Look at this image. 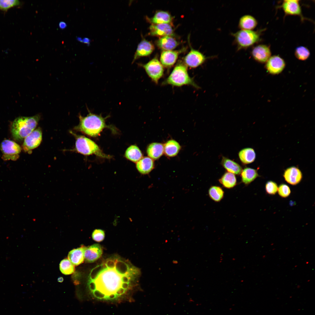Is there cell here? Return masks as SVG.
<instances>
[{
  "label": "cell",
  "mask_w": 315,
  "mask_h": 315,
  "mask_svg": "<svg viewBox=\"0 0 315 315\" xmlns=\"http://www.w3.org/2000/svg\"><path fill=\"white\" fill-rule=\"evenodd\" d=\"M141 274L140 269L128 261L117 257H111L91 270L88 286L95 299L118 301L137 285Z\"/></svg>",
  "instance_id": "6da1fadb"
},
{
  "label": "cell",
  "mask_w": 315,
  "mask_h": 315,
  "mask_svg": "<svg viewBox=\"0 0 315 315\" xmlns=\"http://www.w3.org/2000/svg\"><path fill=\"white\" fill-rule=\"evenodd\" d=\"M88 110V113L87 116H83L79 114V123L75 128L90 136L96 137L104 128L109 127L106 123V120L109 116L104 118L101 114H96Z\"/></svg>",
  "instance_id": "7a4b0ae2"
},
{
  "label": "cell",
  "mask_w": 315,
  "mask_h": 315,
  "mask_svg": "<svg viewBox=\"0 0 315 315\" xmlns=\"http://www.w3.org/2000/svg\"><path fill=\"white\" fill-rule=\"evenodd\" d=\"M39 115L31 117H19L13 121L11 132L14 139L21 141L33 132L36 127L40 118Z\"/></svg>",
  "instance_id": "3957f363"
},
{
  "label": "cell",
  "mask_w": 315,
  "mask_h": 315,
  "mask_svg": "<svg viewBox=\"0 0 315 315\" xmlns=\"http://www.w3.org/2000/svg\"><path fill=\"white\" fill-rule=\"evenodd\" d=\"M163 84L176 87L190 85L196 88H199L189 76L186 66L182 64H178L175 66Z\"/></svg>",
  "instance_id": "277c9868"
},
{
  "label": "cell",
  "mask_w": 315,
  "mask_h": 315,
  "mask_svg": "<svg viewBox=\"0 0 315 315\" xmlns=\"http://www.w3.org/2000/svg\"><path fill=\"white\" fill-rule=\"evenodd\" d=\"M75 146L77 151L84 155L94 154L103 158H111V156L104 153L94 142L84 136H79L77 137Z\"/></svg>",
  "instance_id": "5b68a950"
},
{
  "label": "cell",
  "mask_w": 315,
  "mask_h": 315,
  "mask_svg": "<svg viewBox=\"0 0 315 315\" xmlns=\"http://www.w3.org/2000/svg\"><path fill=\"white\" fill-rule=\"evenodd\" d=\"M239 49L247 48L259 40V35L251 30L242 29L233 34Z\"/></svg>",
  "instance_id": "8992f818"
},
{
  "label": "cell",
  "mask_w": 315,
  "mask_h": 315,
  "mask_svg": "<svg viewBox=\"0 0 315 315\" xmlns=\"http://www.w3.org/2000/svg\"><path fill=\"white\" fill-rule=\"evenodd\" d=\"M139 65L144 69L149 77L156 83H158L163 75V67L156 58L153 59L146 64Z\"/></svg>",
  "instance_id": "52a82bcc"
},
{
  "label": "cell",
  "mask_w": 315,
  "mask_h": 315,
  "mask_svg": "<svg viewBox=\"0 0 315 315\" xmlns=\"http://www.w3.org/2000/svg\"><path fill=\"white\" fill-rule=\"evenodd\" d=\"M1 150L2 153V158L5 160H15L19 157L21 148L15 142L10 140H5L1 144Z\"/></svg>",
  "instance_id": "ba28073f"
},
{
  "label": "cell",
  "mask_w": 315,
  "mask_h": 315,
  "mask_svg": "<svg viewBox=\"0 0 315 315\" xmlns=\"http://www.w3.org/2000/svg\"><path fill=\"white\" fill-rule=\"evenodd\" d=\"M42 139V133L40 128L34 130L24 140L22 148L25 152H29L37 147L40 144Z\"/></svg>",
  "instance_id": "9c48e42d"
},
{
  "label": "cell",
  "mask_w": 315,
  "mask_h": 315,
  "mask_svg": "<svg viewBox=\"0 0 315 315\" xmlns=\"http://www.w3.org/2000/svg\"><path fill=\"white\" fill-rule=\"evenodd\" d=\"M206 59V56L200 52L191 49L185 57L184 60L186 66L195 68L202 64Z\"/></svg>",
  "instance_id": "30bf717a"
},
{
  "label": "cell",
  "mask_w": 315,
  "mask_h": 315,
  "mask_svg": "<svg viewBox=\"0 0 315 315\" xmlns=\"http://www.w3.org/2000/svg\"><path fill=\"white\" fill-rule=\"evenodd\" d=\"M285 63L284 60L277 55L270 57L267 61L265 65L268 72L272 74H278L284 69Z\"/></svg>",
  "instance_id": "8fae6325"
},
{
  "label": "cell",
  "mask_w": 315,
  "mask_h": 315,
  "mask_svg": "<svg viewBox=\"0 0 315 315\" xmlns=\"http://www.w3.org/2000/svg\"><path fill=\"white\" fill-rule=\"evenodd\" d=\"M103 253L101 245L95 244L88 247H85L84 251L85 261L87 263H92L102 256Z\"/></svg>",
  "instance_id": "7c38bea8"
},
{
  "label": "cell",
  "mask_w": 315,
  "mask_h": 315,
  "mask_svg": "<svg viewBox=\"0 0 315 315\" xmlns=\"http://www.w3.org/2000/svg\"><path fill=\"white\" fill-rule=\"evenodd\" d=\"M149 30L150 34L154 36H172L174 34L173 29L169 23L152 24L150 26Z\"/></svg>",
  "instance_id": "4fadbf2b"
},
{
  "label": "cell",
  "mask_w": 315,
  "mask_h": 315,
  "mask_svg": "<svg viewBox=\"0 0 315 315\" xmlns=\"http://www.w3.org/2000/svg\"><path fill=\"white\" fill-rule=\"evenodd\" d=\"M252 55L253 58L260 63H264L270 57L271 52L268 46L260 45L255 47L252 50Z\"/></svg>",
  "instance_id": "5bb4252c"
},
{
  "label": "cell",
  "mask_w": 315,
  "mask_h": 315,
  "mask_svg": "<svg viewBox=\"0 0 315 315\" xmlns=\"http://www.w3.org/2000/svg\"><path fill=\"white\" fill-rule=\"evenodd\" d=\"M154 49L153 45L149 41L143 39L138 44L135 52L132 63L138 58L149 55Z\"/></svg>",
  "instance_id": "9a60e30c"
},
{
  "label": "cell",
  "mask_w": 315,
  "mask_h": 315,
  "mask_svg": "<svg viewBox=\"0 0 315 315\" xmlns=\"http://www.w3.org/2000/svg\"><path fill=\"white\" fill-rule=\"evenodd\" d=\"M283 176L287 183L291 185H295L301 181L302 174L298 168L295 167H291L285 170Z\"/></svg>",
  "instance_id": "2e32d148"
},
{
  "label": "cell",
  "mask_w": 315,
  "mask_h": 315,
  "mask_svg": "<svg viewBox=\"0 0 315 315\" xmlns=\"http://www.w3.org/2000/svg\"><path fill=\"white\" fill-rule=\"evenodd\" d=\"M179 54V52L176 51H163L161 54L160 62L163 66L171 67L176 62Z\"/></svg>",
  "instance_id": "e0dca14e"
},
{
  "label": "cell",
  "mask_w": 315,
  "mask_h": 315,
  "mask_svg": "<svg viewBox=\"0 0 315 315\" xmlns=\"http://www.w3.org/2000/svg\"><path fill=\"white\" fill-rule=\"evenodd\" d=\"M282 7L287 15H301V10L298 0H286L284 1Z\"/></svg>",
  "instance_id": "ac0fdd59"
},
{
  "label": "cell",
  "mask_w": 315,
  "mask_h": 315,
  "mask_svg": "<svg viewBox=\"0 0 315 315\" xmlns=\"http://www.w3.org/2000/svg\"><path fill=\"white\" fill-rule=\"evenodd\" d=\"M153 160L149 157L142 158L137 162L136 168L139 173L146 174L150 173L154 166Z\"/></svg>",
  "instance_id": "d6986e66"
},
{
  "label": "cell",
  "mask_w": 315,
  "mask_h": 315,
  "mask_svg": "<svg viewBox=\"0 0 315 315\" xmlns=\"http://www.w3.org/2000/svg\"><path fill=\"white\" fill-rule=\"evenodd\" d=\"M158 46L161 49L165 50H172L178 45V41L171 36L162 37L157 42Z\"/></svg>",
  "instance_id": "ffe728a7"
},
{
  "label": "cell",
  "mask_w": 315,
  "mask_h": 315,
  "mask_svg": "<svg viewBox=\"0 0 315 315\" xmlns=\"http://www.w3.org/2000/svg\"><path fill=\"white\" fill-rule=\"evenodd\" d=\"M85 247L82 246L79 248L72 250L69 253L68 259L74 265L77 266L83 262Z\"/></svg>",
  "instance_id": "44dd1931"
},
{
  "label": "cell",
  "mask_w": 315,
  "mask_h": 315,
  "mask_svg": "<svg viewBox=\"0 0 315 315\" xmlns=\"http://www.w3.org/2000/svg\"><path fill=\"white\" fill-rule=\"evenodd\" d=\"M146 151L149 158L153 160H157L164 153V145L160 143H152L148 146Z\"/></svg>",
  "instance_id": "7402d4cb"
},
{
  "label": "cell",
  "mask_w": 315,
  "mask_h": 315,
  "mask_svg": "<svg viewBox=\"0 0 315 315\" xmlns=\"http://www.w3.org/2000/svg\"><path fill=\"white\" fill-rule=\"evenodd\" d=\"M181 149V146L176 141L171 139L164 145V153L167 156L172 157L176 156Z\"/></svg>",
  "instance_id": "603a6c76"
},
{
  "label": "cell",
  "mask_w": 315,
  "mask_h": 315,
  "mask_svg": "<svg viewBox=\"0 0 315 315\" xmlns=\"http://www.w3.org/2000/svg\"><path fill=\"white\" fill-rule=\"evenodd\" d=\"M221 164L228 172L235 175H239L242 170V167L237 163L225 157H223Z\"/></svg>",
  "instance_id": "cb8c5ba5"
},
{
  "label": "cell",
  "mask_w": 315,
  "mask_h": 315,
  "mask_svg": "<svg viewBox=\"0 0 315 315\" xmlns=\"http://www.w3.org/2000/svg\"><path fill=\"white\" fill-rule=\"evenodd\" d=\"M257 22L253 16L246 15L242 16L239 20V26L242 29L251 30L257 26Z\"/></svg>",
  "instance_id": "d4e9b609"
},
{
  "label": "cell",
  "mask_w": 315,
  "mask_h": 315,
  "mask_svg": "<svg viewBox=\"0 0 315 315\" xmlns=\"http://www.w3.org/2000/svg\"><path fill=\"white\" fill-rule=\"evenodd\" d=\"M240 174L242 181L246 185H249L259 176L256 170L249 167L242 170Z\"/></svg>",
  "instance_id": "484cf974"
},
{
  "label": "cell",
  "mask_w": 315,
  "mask_h": 315,
  "mask_svg": "<svg viewBox=\"0 0 315 315\" xmlns=\"http://www.w3.org/2000/svg\"><path fill=\"white\" fill-rule=\"evenodd\" d=\"M238 155L241 162L245 164L253 162L256 157L254 149L250 148H245L241 150L239 153Z\"/></svg>",
  "instance_id": "4316f807"
},
{
  "label": "cell",
  "mask_w": 315,
  "mask_h": 315,
  "mask_svg": "<svg viewBox=\"0 0 315 315\" xmlns=\"http://www.w3.org/2000/svg\"><path fill=\"white\" fill-rule=\"evenodd\" d=\"M125 156L129 160L134 162H137L143 157L142 153L136 146L132 145L129 147L126 150Z\"/></svg>",
  "instance_id": "83f0119b"
},
{
  "label": "cell",
  "mask_w": 315,
  "mask_h": 315,
  "mask_svg": "<svg viewBox=\"0 0 315 315\" xmlns=\"http://www.w3.org/2000/svg\"><path fill=\"white\" fill-rule=\"evenodd\" d=\"M219 182L224 188L230 189L235 187L237 184V180L235 175L226 172L219 179Z\"/></svg>",
  "instance_id": "f1b7e54d"
},
{
  "label": "cell",
  "mask_w": 315,
  "mask_h": 315,
  "mask_svg": "<svg viewBox=\"0 0 315 315\" xmlns=\"http://www.w3.org/2000/svg\"><path fill=\"white\" fill-rule=\"evenodd\" d=\"M172 20L170 15L167 12L160 11L156 13L154 16L150 19L152 24H169Z\"/></svg>",
  "instance_id": "f546056e"
},
{
  "label": "cell",
  "mask_w": 315,
  "mask_h": 315,
  "mask_svg": "<svg viewBox=\"0 0 315 315\" xmlns=\"http://www.w3.org/2000/svg\"><path fill=\"white\" fill-rule=\"evenodd\" d=\"M208 193L210 198L216 202H220L224 197V192L222 188L218 186H211Z\"/></svg>",
  "instance_id": "4dcf8cb0"
},
{
  "label": "cell",
  "mask_w": 315,
  "mask_h": 315,
  "mask_svg": "<svg viewBox=\"0 0 315 315\" xmlns=\"http://www.w3.org/2000/svg\"><path fill=\"white\" fill-rule=\"evenodd\" d=\"M60 268L61 272L65 275L70 274L75 271L74 265L68 259L62 260L60 264Z\"/></svg>",
  "instance_id": "1f68e13d"
},
{
  "label": "cell",
  "mask_w": 315,
  "mask_h": 315,
  "mask_svg": "<svg viewBox=\"0 0 315 315\" xmlns=\"http://www.w3.org/2000/svg\"><path fill=\"white\" fill-rule=\"evenodd\" d=\"M310 52L308 49L304 46H300L296 48L295 55L299 60H306L310 55Z\"/></svg>",
  "instance_id": "d6a6232c"
},
{
  "label": "cell",
  "mask_w": 315,
  "mask_h": 315,
  "mask_svg": "<svg viewBox=\"0 0 315 315\" xmlns=\"http://www.w3.org/2000/svg\"><path fill=\"white\" fill-rule=\"evenodd\" d=\"M20 1L17 0H0V10L6 11L8 9L19 5Z\"/></svg>",
  "instance_id": "836d02e7"
},
{
  "label": "cell",
  "mask_w": 315,
  "mask_h": 315,
  "mask_svg": "<svg viewBox=\"0 0 315 315\" xmlns=\"http://www.w3.org/2000/svg\"><path fill=\"white\" fill-rule=\"evenodd\" d=\"M265 188L266 192L267 194L271 195H274L277 192L278 187L275 182L270 181L266 183Z\"/></svg>",
  "instance_id": "e575fe53"
},
{
  "label": "cell",
  "mask_w": 315,
  "mask_h": 315,
  "mask_svg": "<svg viewBox=\"0 0 315 315\" xmlns=\"http://www.w3.org/2000/svg\"><path fill=\"white\" fill-rule=\"evenodd\" d=\"M277 191L279 196L283 198L288 197L291 192L289 186L285 184H282L279 186L278 187Z\"/></svg>",
  "instance_id": "d590c367"
},
{
  "label": "cell",
  "mask_w": 315,
  "mask_h": 315,
  "mask_svg": "<svg viewBox=\"0 0 315 315\" xmlns=\"http://www.w3.org/2000/svg\"><path fill=\"white\" fill-rule=\"evenodd\" d=\"M105 236L104 231L100 229L94 230L92 234V237L93 239L97 242H100L103 240Z\"/></svg>",
  "instance_id": "8d00e7d4"
},
{
  "label": "cell",
  "mask_w": 315,
  "mask_h": 315,
  "mask_svg": "<svg viewBox=\"0 0 315 315\" xmlns=\"http://www.w3.org/2000/svg\"><path fill=\"white\" fill-rule=\"evenodd\" d=\"M59 26L60 29H63L66 27L67 24L65 22L63 21H61L59 23Z\"/></svg>",
  "instance_id": "74e56055"
},
{
  "label": "cell",
  "mask_w": 315,
  "mask_h": 315,
  "mask_svg": "<svg viewBox=\"0 0 315 315\" xmlns=\"http://www.w3.org/2000/svg\"><path fill=\"white\" fill-rule=\"evenodd\" d=\"M90 41V40L87 38H84L83 39V42L84 43L89 44Z\"/></svg>",
  "instance_id": "f35d334b"
},
{
  "label": "cell",
  "mask_w": 315,
  "mask_h": 315,
  "mask_svg": "<svg viewBox=\"0 0 315 315\" xmlns=\"http://www.w3.org/2000/svg\"><path fill=\"white\" fill-rule=\"evenodd\" d=\"M57 281L59 282H62L63 281V278L62 277H59L58 278Z\"/></svg>",
  "instance_id": "ab89813d"
},
{
  "label": "cell",
  "mask_w": 315,
  "mask_h": 315,
  "mask_svg": "<svg viewBox=\"0 0 315 315\" xmlns=\"http://www.w3.org/2000/svg\"><path fill=\"white\" fill-rule=\"evenodd\" d=\"M76 39L78 41L80 42H83V39H82L81 37H77L76 38Z\"/></svg>",
  "instance_id": "60d3db41"
}]
</instances>
